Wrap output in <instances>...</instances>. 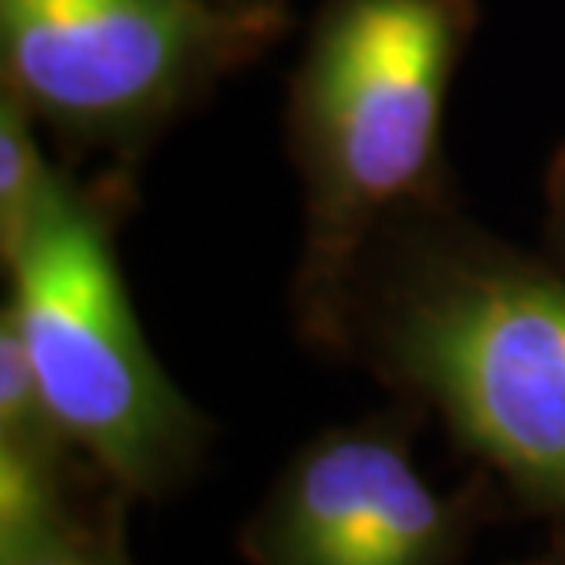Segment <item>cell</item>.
<instances>
[{
	"label": "cell",
	"instance_id": "1",
	"mask_svg": "<svg viewBox=\"0 0 565 565\" xmlns=\"http://www.w3.org/2000/svg\"><path fill=\"white\" fill-rule=\"evenodd\" d=\"M338 356L437 415L518 507L565 525L562 262L429 202L367 246Z\"/></svg>",
	"mask_w": 565,
	"mask_h": 565
},
{
	"label": "cell",
	"instance_id": "2",
	"mask_svg": "<svg viewBox=\"0 0 565 565\" xmlns=\"http://www.w3.org/2000/svg\"><path fill=\"white\" fill-rule=\"evenodd\" d=\"M478 0H323L287 88V154L301 180L294 320L338 353L349 290L375 235L451 199L440 126Z\"/></svg>",
	"mask_w": 565,
	"mask_h": 565
},
{
	"label": "cell",
	"instance_id": "3",
	"mask_svg": "<svg viewBox=\"0 0 565 565\" xmlns=\"http://www.w3.org/2000/svg\"><path fill=\"white\" fill-rule=\"evenodd\" d=\"M129 191L63 173L8 250L0 312L15 323L44 401L82 462L126 500H169L195 478L213 426L158 364L115 254Z\"/></svg>",
	"mask_w": 565,
	"mask_h": 565
},
{
	"label": "cell",
	"instance_id": "4",
	"mask_svg": "<svg viewBox=\"0 0 565 565\" xmlns=\"http://www.w3.org/2000/svg\"><path fill=\"white\" fill-rule=\"evenodd\" d=\"M287 26V0H0V93L66 147L132 158Z\"/></svg>",
	"mask_w": 565,
	"mask_h": 565
},
{
	"label": "cell",
	"instance_id": "5",
	"mask_svg": "<svg viewBox=\"0 0 565 565\" xmlns=\"http://www.w3.org/2000/svg\"><path fill=\"white\" fill-rule=\"evenodd\" d=\"M415 408L320 429L282 462L243 525L250 565H459L470 495H448L415 462Z\"/></svg>",
	"mask_w": 565,
	"mask_h": 565
},
{
	"label": "cell",
	"instance_id": "6",
	"mask_svg": "<svg viewBox=\"0 0 565 565\" xmlns=\"http://www.w3.org/2000/svg\"><path fill=\"white\" fill-rule=\"evenodd\" d=\"M63 184V169L49 162L41 126L15 96L0 93V257L15 250Z\"/></svg>",
	"mask_w": 565,
	"mask_h": 565
},
{
	"label": "cell",
	"instance_id": "7",
	"mask_svg": "<svg viewBox=\"0 0 565 565\" xmlns=\"http://www.w3.org/2000/svg\"><path fill=\"white\" fill-rule=\"evenodd\" d=\"M0 565H129L126 544H121V511L93 518L82 511L60 533L11 558H0Z\"/></svg>",
	"mask_w": 565,
	"mask_h": 565
},
{
	"label": "cell",
	"instance_id": "8",
	"mask_svg": "<svg viewBox=\"0 0 565 565\" xmlns=\"http://www.w3.org/2000/svg\"><path fill=\"white\" fill-rule=\"evenodd\" d=\"M544 202H547V217H544V228H547V246H551V257L565 265V147L551 158L547 166V177H544Z\"/></svg>",
	"mask_w": 565,
	"mask_h": 565
},
{
	"label": "cell",
	"instance_id": "9",
	"mask_svg": "<svg viewBox=\"0 0 565 565\" xmlns=\"http://www.w3.org/2000/svg\"><path fill=\"white\" fill-rule=\"evenodd\" d=\"M529 565H565V544H558L555 551H547L544 558H536V562H529Z\"/></svg>",
	"mask_w": 565,
	"mask_h": 565
}]
</instances>
